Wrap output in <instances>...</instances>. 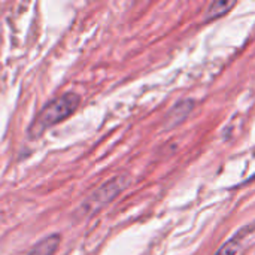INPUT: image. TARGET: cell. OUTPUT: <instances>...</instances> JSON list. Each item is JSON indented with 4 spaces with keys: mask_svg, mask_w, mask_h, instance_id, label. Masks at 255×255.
I'll use <instances>...</instances> for the list:
<instances>
[{
    "mask_svg": "<svg viewBox=\"0 0 255 255\" xmlns=\"http://www.w3.org/2000/svg\"><path fill=\"white\" fill-rule=\"evenodd\" d=\"M79 96L75 93H67L63 94L54 100H51L49 103L45 105V108L39 112V115L36 117V120L33 121L31 127H30V136H39L42 131H45L46 128L61 123L63 120H66L67 117H70L76 108L79 106Z\"/></svg>",
    "mask_w": 255,
    "mask_h": 255,
    "instance_id": "6da1fadb",
    "label": "cell"
},
{
    "mask_svg": "<svg viewBox=\"0 0 255 255\" xmlns=\"http://www.w3.org/2000/svg\"><path fill=\"white\" fill-rule=\"evenodd\" d=\"M126 185H127V181H124V178H114L112 181L106 182L103 187L96 190V193L85 202V208L90 212H96L102 209L109 202H112L126 188Z\"/></svg>",
    "mask_w": 255,
    "mask_h": 255,
    "instance_id": "7a4b0ae2",
    "label": "cell"
},
{
    "mask_svg": "<svg viewBox=\"0 0 255 255\" xmlns=\"http://www.w3.org/2000/svg\"><path fill=\"white\" fill-rule=\"evenodd\" d=\"M193 108H194V102L193 100H182V102L176 103L170 109V112L167 114V117H166V126L169 128L179 126L191 114Z\"/></svg>",
    "mask_w": 255,
    "mask_h": 255,
    "instance_id": "3957f363",
    "label": "cell"
},
{
    "mask_svg": "<svg viewBox=\"0 0 255 255\" xmlns=\"http://www.w3.org/2000/svg\"><path fill=\"white\" fill-rule=\"evenodd\" d=\"M60 244V236L57 235H52L46 239H43L42 242H39L30 253L28 255H54L57 247Z\"/></svg>",
    "mask_w": 255,
    "mask_h": 255,
    "instance_id": "277c9868",
    "label": "cell"
},
{
    "mask_svg": "<svg viewBox=\"0 0 255 255\" xmlns=\"http://www.w3.org/2000/svg\"><path fill=\"white\" fill-rule=\"evenodd\" d=\"M236 6V1H227V0H218V1H214L211 3L209 9H208V15H206V19L208 21H212V19H217L220 16H224L230 9H233Z\"/></svg>",
    "mask_w": 255,
    "mask_h": 255,
    "instance_id": "5b68a950",
    "label": "cell"
},
{
    "mask_svg": "<svg viewBox=\"0 0 255 255\" xmlns=\"http://www.w3.org/2000/svg\"><path fill=\"white\" fill-rule=\"evenodd\" d=\"M245 238V232H239L235 238H232L229 242H226L217 253L214 255H236L241 250L242 245V239Z\"/></svg>",
    "mask_w": 255,
    "mask_h": 255,
    "instance_id": "8992f818",
    "label": "cell"
}]
</instances>
